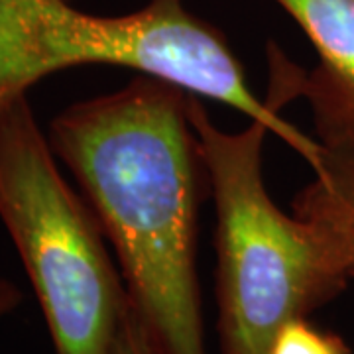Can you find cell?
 <instances>
[{
  "label": "cell",
  "mask_w": 354,
  "mask_h": 354,
  "mask_svg": "<svg viewBox=\"0 0 354 354\" xmlns=\"http://www.w3.org/2000/svg\"><path fill=\"white\" fill-rule=\"evenodd\" d=\"M51 150L101 223L130 301L160 354H207L197 278V225L209 189L189 93L136 77L67 106Z\"/></svg>",
  "instance_id": "cell-1"
},
{
  "label": "cell",
  "mask_w": 354,
  "mask_h": 354,
  "mask_svg": "<svg viewBox=\"0 0 354 354\" xmlns=\"http://www.w3.org/2000/svg\"><path fill=\"white\" fill-rule=\"evenodd\" d=\"M216 213V307L221 354H270L278 333L330 304L354 268L329 234L286 215L266 189L262 148L268 127L221 130L189 93Z\"/></svg>",
  "instance_id": "cell-2"
},
{
  "label": "cell",
  "mask_w": 354,
  "mask_h": 354,
  "mask_svg": "<svg viewBox=\"0 0 354 354\" xmlns=\"http://www.w3.org/2000/svg\"><path fill=\"white\" fill-rule=\"evenodd\" d=\"M85 65L136 69L228 104L266 124L307 164L321 148L254 93L227 38L185 0H148L120 16L83 12L71 0H0V122L44 77Z\"/></svg>",
  "instance_id": "cell-3"
},
{
  "label": "cell",
  "mask_w": 354,
  "mask_h": 354,
  "mask_svg": "<svg viewBox=\"0 0 354 354\" xmlns=\"http://www.w3.org/2000/svg\"><path fill=\"white\" fill-rule=\"evenodd\" d=\"M0 218L22 258L57 354H111L128 301L106 236L65 181L32 104L0 122Z\"/></svg>",
  "instance_id": "cell-4"
},
{
  "label": "cell",
  "mask_w": 354,
  "mask_h": 354,
  "mask_svg": "<svg viewBox=\"0 0 354 354\" xmlns=\"http://www.w3.org/2000/svg\"><path fill=\"white\" fill-rule=\"evenodd\" d=\"M313 44L311 71L288 62L270 46V88L266 101L281 113L304 97L311 106L317 140L323 146L354 142V0H276Z\"/></svg>",
  "instance_id": "cell-5"
},
{
  "label": "cell",
  "mask_w": 354,
  "mask_h": 354,
  "mask_svg": "<svg viewBox=\"0 0 354 354\" xmlns=\"http://www.w3.org/2000/svg\"><path fill=\"white\" fill-rule=\"evenodd\" d=\"M311 169L313 179L295 195L291 213L327 232L354 268V142L321 144Z\"/></svg>",
  "instance_id": "cell-6"
},
{
  "label": "cell",
  "mask_w": 354,
  "mask_h": 354,
  "mask_svg": "<svg viewBox=\"0 0 354 354\" xmlns=\"http://www.w3.org/2000/svg\"><path fill=\"white\" fill-rule=\"evenodd\" d=\"M270 354H353L339 335L311 325L307 319L291 321L279 330Z\"/></svg>",
  "instance_id": "cell-7"
},
{
  "label": "cell",
  "mask_w": 354,
  "mask_h": 354,
  "mask_svg": "<svg viewBox=\"0 0 354 354\" xmlns=\"http://www.w3.org/2000/svg\"><path fill=\"white\" fill-rule=\"evenodd\" d=\"M111 354H160L150 329L146 327L144 319L140 317L138 309L130 301V297L116 330Z\"/></svg>",
  "instance_id": "cell-8"
},
{
  "label": "cell",
  "mask_w": 354,
  "mask_h": 354,
  "mask_svg": "<svg viewBox=\"0 0 354 354\" xmlns=\"http://www.w3.org/2000/svg\"><path fill=\"white\" fill-rule=\"evenodd\" d=\"M24 295L14 286L10 279H0V319L10 315L18 305L22 304Z\"/></svg>",
  "instance_id": "cell-9"
},
{
  "label": "cell",
  "mask_w": 354,
  "mask_h": 354,
  "mask_svg": "<svg viewBox=\"0 0 354 354\" xmlns=\"http://www.w3.org/2000/svg\"><path fill=\"white\" fill-rule=\"evenodd\" d=\"M71 2H73V0H71Z\"/></svg>",
  "instance_id": "cell-10"
}]
</instances>
